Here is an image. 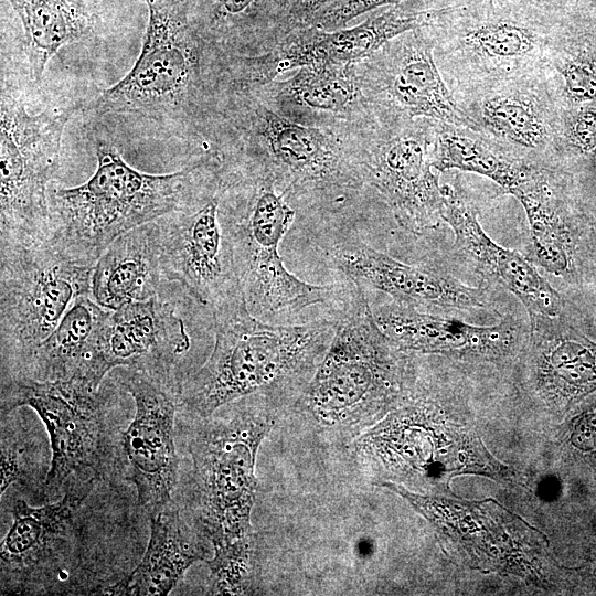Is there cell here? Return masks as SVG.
Instances as JSON below:
<instances>
[{"instance_id":"8992f818","label":"cell","mask_w":596,"mask_h":596,"mask_svg":"<svg viewBox=\"0 0 596 596\" xmlns=\"http://www.w3.org/2000/svg\"><path fill=\"white\" fill-rule=\"evenodd\" d=\"M123 386L107 375L100 385L73 376L38 381L13 377L1 381L0 414L22 406L32 408L50 439L51 465L42 492H63L72 479L113 481L117 435L110 412L119 403Z\"/></svg>"},{"instance_id":"74e56055","label":"cell","mask_w":596,"mask_h":596,"mask_svg":"<svg viewBox=\"0 0 596 596\" xmlns=\"http://www.w3.org/2000/svg\"><path fill=\"white\" fill-rule=\"evenodd\" d=\"M255 0H217L216 12L222 18H234L246 12Z\"/></svg>"},{"instance_id":"83f0119b","label":"cell","mask_w":596,"mask_h":596,"mask_svg":"<svg viewBox=\"0 0 596 596\" xmlns=\"http://www.w3.org/2000/svg\"><path fill=\"white\" fill-rule=\"evenodd\" d=\"M462 26L459 47L485 66L512 70L538 57L546 38L538 26L511 14L494 12Z\"/></svg>"},{"instance_id":"8d00e7d4","label":"cell","mask_w":596,"mask_h":596,"mask_svg":"<svg viewBox=\"0 0 596 596\" xmlns=\"http://www.w3.org/2000/svg\"><path fill=\"white\" fill-rule=\"evenodd\" d=\"M572 444L585 451H596V411L582 414L575 421Z\"/></svg>"},{"instance_id":"1f68e13d","label":"cell","mask_w":596,"mask_h":596,"mask_svg":"<svg viewBox=\"0 0 596 596\" xmlns=\"http://www.w3.org/2000/svg\"><path fill=\"white\" fill-rule=\"evenodd\" d=\"M257 534L216 549L206 561L210 595H252L259 590L260 553Z\"/></svg>"},{"instance_id":"277c9868","label":"cell","mask_w":596,"mask_h":596,"mask_svg":"<svg viewBox=\"0 0 596 596\" xmlns=\"http://www.w3.org/2000/svg\"><path fill=\"white\" fill-rule=\"evenodd\" d=\"M96 171L86 182L49 191L47 241L84 265L94 266L120 235L185 207L203 193L201 166L145 173L103 141L96 145Z\"/></svg>"},{"instance_id":"f35d334b","label":"cell","mask_w":596,"mask_h":596,"mask_svg":"<svg viewBox=\"0 0 596 596\" xmlns=\"http://www.w3.org/2000/svg\"><path fill=\"white\" fill-rule=\"evenodd\" d=\"M334 1L337 0H297L294 7V13L302 18L311 17Z\"/></svg>"},{"instance_id":"4dcf8cb0","label":"cell","mask_w":596,"mask_h":596,"mask_svg":"<svg viewBox=\"0 0 596 596\" xmlns=\"http://www.w3.org/2000/svg\"><path fill=\"white\" fill-rule=\"evenodd\" d=\"M283 95L298 105L319 110L341 111L358 98L359 88L349 73L337 65L300 67L281 86Z\"/></svg>"},{"instance_id":"d4e9b609","label":"cell","mask_w":596,"mask_h":596,"mask_svg":"<svg viewBox=\"0 0 596 596\" xmlns=\"http://www.w3.org/2000/svg\"><path fill=\"white\" fill-rule=\"evenodd\" d=\"M511 195L520 201L526 214L540 266L555 276L573 278L579 228L556 193L547 171L538 167Z\"/></svg>"},{"instance_id":"7a4b0ae2","label":"cell","mask_w":596,"mask_h":596,"mask_svg":"<svg viewBox=\"0 0 596 596\" xmlns=\"http://www.w3.org/2000/svg\"><path fill=\"white\" fill-rule=\"evenodd\" d=\"M289 413L283 403L253 394L216 409L207 417L178 412L191 458L187 477L175 492L187 520L216 550L254 534L251 514L255 503V467L262 441Z\"/></svg>"},{"instance_id":"8fae6325","label":"cell","mask_w":596,"mask_h":596,"mask_svg":"<svg viewBox=\"0 0 596 596\" xmlns=\"http://www.w3.org/2000/svg\"><path fill=\"white\" fill-rule=\"evenodd\" d=\"M117 369L113 376L131 396L135 413L117 435L115 476L135 486L137 505L150 514L174 500L180 481L175 423L182 380L174 370Z\"/></svg>"},{"instance_id":"4316f807","label":"cell","mask_w":596,"mask_h":596,"mask_svg":"<svg viewBox=\"0 0 596 596\" xmlns=\"http://www.w3.org/2000/svg\"><path fill=\"white\" fill-rule=\"evenodd\" d=\"M24 31L29 77L39 85L50 60L92 34L94 19L79 0H7Z\"/></svg>"},{"instance_id":"e0dca14e","label":"cell","mask_w":596,"mask_h":596,"mask_svg":"<svg viewBox=\"0 0 596 596\" xmlns=\"http://www.w3.org/2000/svg\"><path fill=\"white\" fill-rule=\"evenodd\" d=\"M434 146L435 139L430 143L419 134H404L383 143L366 166L397 224L415 235L443 222L441 185L433 172Z\"/></svg>"},{"instance_id":"d6a6232c","label":"cell","mask_w":596,"mask_h":596,"mask_svg":"<svg viewBox=\"0 0 596 596\" xmlns=\"http://www.w3.org/2000/svg\"><path fill=\"white\" fill-rule=\"evenodd\" d=\"M35 447L33 443L22 441V436L13 434L12 426L7 417H1V465H0V490L2 498L10 488L14 485L26 482L30 475L34 473L32 466L36 461V453H31V448Z\"/></svg>"},{"instance_id":"f1b7e54d","label":"cell","mask_w":596,"mask_h":596,"mask_svg":"<svg viewBox=\"0 0 596 596\" xmlns=\"http://www.w3.org/2000/svg\"><path fill=\"white\" fill-rule=\"evenodd\" d=\"M456 127L441 123L436 135L433 167L438 173L451 169L472 172L492 180L505 193L512 194L538 168L529 161L503 155Z\"/></svg>"},{"instance_id":"7402d4cb","label":"cell","mask_w":596,"mask_h":596,"mask_svg":"<svg viewBox=\"0 0 596 596\" xmlns=\"http://www.w3.org/2000/svg\"><path fill=\"white\" fill-rule=\"evenodd\" d=\"M164 280L158 223L140 225L117 237L93 267L92 298L116 310L157 297Z\"/></svg>"},{"instance_id":"2e32d148","label":"cell","mask_w":596,"mask_h":596,"mask_svg":"<svg viewBox=\"0 0 596 596\" xmlns=\"http://www.w3.org/2000/svg\"><path fill=\"white\" fill-rule=\"evenodd\" d=\"M373 313L382 331L407 352L493 361L512 354L523 336L511 315L493 326H473L394 300Z\"/></svg>"},{"instance_id":"5bb4252c","label":"cell","mask_w":596,"mask_h":596,"mask_svg":"<svg viewBox=\"0 0 596 596\" xmlns=\"http://www.w3.org/2000/svg\"><path fill=\"white\" fill-rule=\"evenodd\" d=\"M326 256L345 277L365 281L394 301L417 309H485L489 306L487 286L470 287L440 267L406 264L359 241L334 243Z\"/></svg>"},{"instance_id":"f546056e","label":"cell","mask_w":596,"mask_h":596,"mask_svg":"<svg viewBox=\"0 0 596 596\" xmlns=\"http://www.w3.org/2000/svg\"><path fill=\"white\" fill-rule=\"evenodd\" d=\"M473 121L478 128L528 149L545 147L550 136L543 105L535 95L518 87L485 95L476 105Z\"/></svg>"},{"instance_id":"ffe728a7","label":"cell","mask_w":596,"mask_h":596,"mask_svg":"<svg viewBox=\"0 0 596 596\" xmlns=\"http://www.w3.org/2000/svg\"><path fill=\"white\" fill-rule=\"evenodd\" d=\"M149 518V541L140 562L105 595L166 596L194 563L212 557L210 541L187 520L175 500Z\"/></svg>"},{"instance_id":"7c38bea8","label":"cell","mask_w":596,"mask_h":596,"mask_svg":"<svg viewBox=\"0 0 596 596\" xmlns=\"http://www.w3.org/2000/svg\"><path fill=\"white\" fill-rule=\"evenodd\" d=\"M469 439L446 423L436 404L405 400V405L390 411L348 446L360 467L400 482L432 487L456 471L471 469L456 455L475 461L491 459L489 455L456 454Z\"/></svg>"},{"instance_id":"cb8c5ba5","label":"cell","mask_w":596,"mask_h":596,"mask_svg":"<svg viewBox=\"0 0 596 596\" xmlns=\"http://www.w3.org/2000/svg\"><path fill=\"white\" fill-rule=\"evenodd\" d=\"M258 128L277 172L292 185L352 183L339 149L321 130L290 121L266 108Z\"/></svg>"},{"instance_id":"e575fe53","label":"cell","mask_w":596,"mask_h":596,"mask_svg":"<svg viewBox=\"0 0 596 596\" xmlns=\"http://www.w3.org/2000/svg\"><path fill=\"white\" fill-rule=\"evenodd\" d=\"M402 1L404 0H337L316 15L315 26L323 30L339 28L364 12ZM490 6H494L493 0H490Z\"/></svg>"},{"instance_id":"484cf974","label":"cell","mask_w":596,"mask_h":596,"mask_svg":"<svg viewBox=\"0 0 596 596\" xmlns=\"http://www.w3.org/2000/svg\"><path fill=\"white\" fill-rule=\"evenodd\" d=\"M387 89L395 104L411 117L478 129L449 92L434 61L433 49L422 40L409 41L400 49Z\"/></svg>"},{"instance_id":"52a82bcc","label":"cell","mask_w":596,"mask_h":596,"mask_svg":"<svg viewBox=\"0 0 596 596\" xmlns=\"http://www.w3.org/2000/svg\"><path fill=\"white\" fill-rule=\"evenodd\" d=\"M0 97V245L47 241L49 183L75 105L29 114L23 94L2 71Z\"/></svg>"},{"instance_id":"d6986e66","label":"cell","mask_w":596,"mask_h":596,"mask_svg":"<svg viewBox=\"0 0 596 596\" xmlns=\"http://www.w3.org/2000/svg\"><path fill=\"white\" fill-rule=\"evenodd\" d=\"M528 361L538 393L570 404L596 391V343L562 316L530 315Z\"/></svg>"},{"instance_id":"9c48e42d","label":"cell","mask_w":596,"mask_h":596,"mask_svg":"<svg viewBox=\"0 0 596 596\" xmlns=\"http://www.w3.org/2000/svg\"><path fill=\"white\" fill-rule=\"evenodd\" d=\"M140 54L127 75L88 106L95 116L130 115L173 123L192 105L201 75L202 40L190 0H147Z\"/></svg>"},{"instance_id":"ba28073f","label":"cell","mask_w":596,"mask_h":596,"mask_svg":"<svg viewBox=\"0 0 596 596\" xmlns=\"http://www.w3.org/2000/svg\"><path fill=\"white\" fill-rule=\"evenodd\" d=\"M93 267L49 241L0 245L1 380L19 374L75 299L92 296Z\"/></svg>"},{"instance_id":"44dd1931","label":"cell","mask_w":596,"mask_h":596,"mask_svg":"<svg viewBox=\"0 0 596 596\" xmlns=\"http://www.w3.org/2000/svg\"><path fill=\"white\" fill-rule=\"evenodd\" d=\"M110 311L92 296H79L13 377L55 381L79 376L100 385L106 376L98 365V344Z\"/></svg>"},{"instance_id":"30bf717a","label":"cell","mask_w":596,"mask_h":596,"mask_svg":"<svg viewBox=\"0 0 596 596\" xmlns=\"http://www.w3.org/2000/svg\"><path fill=\"white\" fill-rule=\"evenodd\" d=\"M234 254L235 269L248 310L269 321L307 307L341 300L347 284L319 286L304 281L284 265L279 244L295 211L268 180L259 182L243 207L222 210Z\"/></svg>"},{"instance_id":"ab89813d","label":"cell","mask_w":596,"mask_h":596,"mask_svg":"<svg viewBox=\"0 0 596 596\" xmlns=\"http://www.w3.org/2000/svg\"><path fill=\"white\" fill-rule=\"evenodd\" d=\"M593 244L596 253V232L593 234Z\"/></svg>"},{"instance_id":"4fadbf2b","label":"cell","mask_w":596,"mask_h":596,"mask_svg":"<svg viewBox=\"0 0 596 596\" xmlns=\"http://www.w3.org/2000/svg\"><path fill=\"white\" fill-rule=\"evenodd\" d=\"M219 193H202L156 222L164 280L178 281L198 302L214 308L242 292Z\"/></svg>"},{"instance_id":"ac0fdd59","label":"cell","mask_w":596,"mask_h":596,"mask_svg":"<svg viewBox=\"0 0 596 596\" xmlns=\"http://www.w3.org/2000/svg\"><path fill=\"white\" fill-rule=\"evenodd\" d=\"M189 348L183 321L157 296L110 311L99 339L98 365L105 376L117 368L170 371Z\"/></svg>"},{"instance_id":"5b68a950","label":"cell","mask_w":596,"mask_h":596,"mask_svg":"<svg viewBox=\"0 0 596 596\" xmlns=\"http://www.w3.org/2000/svg\"><path fill=\"white\" fill-rule=\"evenodd\" d=\"M102 480L72 479L57 501L41 507L12 501L0 546L1 595H105L117 583L97 565L100 541L92 539V493Z\"/></svg>"},{"instance_id":"9a60e30c","label":"cell","mask_w":596,"mask_h":596,"mask_svg":"<svg viewBox=\"0 0 596 596\" xmlns=\"http://www.w3.org/2000/svg\"><path fill=\"white\" fill-rule=\"evenodd\" d=\"M441 219L454 232L456 252L485 280L513 294L530 315L561 316L560 292L521 254L496 243L457 182L441 185Z\"/></svg>"},{"instance_id":"603a6c76","label":"cell","mask_w":596,"mask_h":596,"mask_svg":"<svg viewBox=\"0 0 596 596\" xmlns=\"http://www.w3.org/2000/svg\"><path fill=\"white\" fill-rule=\"evenodd\" d=\"M428 13L395 4L348 29L317 32L284 47L273 60L274 74L297 67L341 66L375 52L387 41L426 23Z\"/></svg>"},{"instance_id":"3957f363","label":"cell","mask_w":596,"mask_h":596,"mask_svg":"<svg viewBox=\"0 0 596 596\" xmlns=\"http://www.w3.org/2000/svg\"><path fill=\"white\" fill-rule=\"evenodd\" d=\"M347 291L331 342L295 403L316 433L349 444L407 397L411 356L379 327L361 283Z\"/></svg>"},{"instance_id":"6da1fadb","label":"cell","mask_w":596,"mask_h":596,"mask_svg":"<svg viewBox=\"0 0 596 596\" xmlns=\"http://www.w3.org/2000/svg\"><path fill=\"white\" fill-rule=\"evenodd\" d=\"M212 310L213 350L195 373L182 380L178 412L207 417L253 394L267 395L291 412L331 342L337 318L273 324L248 310L243 292Z\"/></svg>"},{"instance_id":"836d02e7","label":"cell","mask_w":596,"mask_h":596,"mask_svg":"<svg viewBox=\"0 0 596 596\" xmlns=\"http://www.w3.org/2000/svg\"><path fill=\"white\" fill-rule=\"evenodd\" d=\"M567 95L575 100L596 99V61L582 55L560 64Z\"/></svg>"},{"instance_id":"d590c367","label":"cell","mask_w":596,"mask_h":596,"mask_svg":"<svg viewBox=\"0 0 596 596\" xmlns=\"http://www.w3.org/2000/svg\"><path fill=\"white\" fill-rule=\"evenodd\" d=\"M568 141L583 152H596V109L579 114L568 128Z\"/></svg>"}]
</instances>
